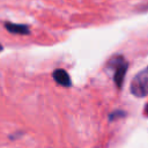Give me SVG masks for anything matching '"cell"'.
Listing matches in <instances>:
<instances>
[{
	"label": "cell",
	"instance_id": "obj_5",
	"mask_svg": "<svg viewBox=\"0 0 148 148\" xmlns=\"http://www.w3.org/2000/svg\"><path fill=\"white\" fill-rule=\"evenodd\" d=\"M120 114H126V112H123V111H116V112H113V113L110 114V120H113V119L117 118V117H123V116H120Z\"/></svg>",
	"mask_w": 148,
	"mask_h": 148
},
{
	"label": "cell",
	"instance_id": "obj_6",
	"mask_svg": "<svg viewBox=\"0 0 148 148\" xmlns=\"http://www.w3.org/2000/svg\"><path fill=\"white\" fill-rule=\"evenodd\" d=\"M145 114L148 116V103L146 104V108H145Z\"/></svg>",
	"mask_w": 148,
	"mask_h": 148
},
{
	"label": "cell",
	"instance_id": "obj_2",
	"mask_svg": "<svg viewBox=\"0 0 148 148\" xmlns=\"http://www.w3.org/2000/svg\"><path fill=\"white\" fill-rule=\"evenodd\" d=\"M109 64H110V66L113 67V69H114L113 81H114L116 86H117L118 88H121V87H123V83H124V79H125L126 72H127L128 62L124 59V57L118 56V57H114V58L110 59Z\"/></svg>",
	"mask_w": 148,
	"mask_h": 148
},
{
	"label": "cell",
	"instance_id": "obj_3",
	"mask_svg": "<svg viewBox=\"0 0 148 148\" xmlns=\"http://www.w3.org/2000/svg\"><path fill=\"white\" fill-rule=\"evenodd\" d=\"M52 76H53V80H54L58 84H60V86H62V87L68 88V87L72 86V81H71V77H69L68 73H67L65 69H62V68H57V69H54L53 73H52Z\"/></svg>",
	"mask_w": 148,
	"mask_h": 148
},
{
	"label": "cell",
	"instance_id": "obj_1",
	"mask_svg": "<svg viewBox=\"0 0 148 148\" xmlns=\"http://www.w3.org/2000/svg\"><path fill=\"white\" fill-rule=\"evenodd\" d=\"M131 94L135 97L148 96V66L139 72L132 80L130 87Z\"/></svg>",
	"mask_w": 148,
	"mask_h": 148
},
{
	"label": "cell",
	"instance_id": "obj_4",
	"mask_svg": "<svg viewBox=\"0 0 148 148\" xmlns=\"http://www.w3.org/2000/svg\"><path fill=\"white\" fill-rule=\"evenodd\" d=\"M3 27L6 30L14 35H29L30 29L25 24H18V23H12V22H5Z\"/></svg>",
	"mask_w": 148,
	"mask_h": 148
},
{
	"label": "cell",
	"instance_id": "obj_7",
	"mask_svg": "<svg viewBox=\"0 0 148 148\" xmlns=\"http://www.w3.org/2000/svg\"><path fill=\"white\" fill-rule=\"evenodd\" d=\"M1 51H2V45L0 44V52H1Z\"/></svg>",
	"mask_w": 148,
	"mask_h": 148
}]
</instances>
